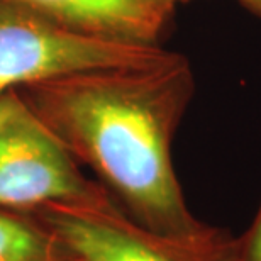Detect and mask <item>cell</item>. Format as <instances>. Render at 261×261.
Listing matches in <instances>:
<instances>
[{"instance_id":"6da1fadb","label":"cell","mask_w":261,"mask_h":261,"mask_svg":"<svg viewBox=\"0 0 261 261\" xmlns=\"http://www.w3.org/2000/svg\"><path fill=\"white\" fill-rule=\"evenodd\" d=\"M194 90L189 61L176 55L156 66L75 73L17 93L134 222L190 236L208 224L187 205L171 144Z\"/></svg>"},{"instance_id":"7a4b0ae2","label":"cell","mask_w":261,"mask_h":261,"mask_svg":"<svg viewBox=\"0 0 261 261\" xmlns=\"http://www.w3.org/2000/svg\"><path fill=\"white\" fill-rule=\"evenodd\" d=\"M176 55L160 44L124 43L78 33L0 0V97L75 73L156 66Z\"/></svg>"},{"instance_id":"3957f363","label":"cell","mask_w":261,"mask_h":261,"mask_svg":"<svg viewBox=\"0 0 261 261\" xmlns=\"http://www.w3.org/2000/svg\"><path fill=\"white\" fill-rule=\"evenodd\" d=\"M28 214L83 261H229L232 234L226 229L207 226L190 236L153 232L134 222L111 195L46 203Z\"/></svg>"},{"instance_id":"277c9868","label":"cell","mask_w":261,"mask_h":261,"mask_svg":"<svg viewBox=\"0 0 261 261\" xmlns=\"http://www.w3.org/2000/svg\"><path fill=\"white\" fill-rule=\"evenodd\" d=\"M107 195L25 106L0 126V208L31 212L46 203Z\"/></svg>"},{"instance_id":"5b68a950","label":"cell","mask_w":261,"mask_h":261,"mask_svg":"<svg viewBox=\"0 0 261 261\" xmlns=\"http://www.w3.org/2000/svg\"><path fill=\"white\" fill-rule=\"evenodd\" d=\"M68 29L138 44H160L175 0H7Z\"/></svg>"},{"instance_id":"8992f818","label":"cell","mask_w":261,"mask_h":261,"mask_svg":"<svg viewBox=\"0 0 261 261\" xmlns=\"http://www.w3.org/2000/svg\"><path fill=\"white\" fill-rule=\"evenodd\" d=\"M71 256L28 212L0 208V261H61Z\"/></svg>"},{"instance_id":"52a82bcc","label":"cell","mask_w":261,"mask_h":261,"mask_svg":"<svg viewBox=\"0 0 261 261\" xmlns=\"http://www.w3.org/2000/svg\"><path fill=\"white\" fill-rule=\"evenodd\" d=\"M229 261H261V203L246 231L231 236Z\"/></svg>"},{"instance_id":"ba28073f","label":"cell","mask_w":261,"mask_h":261,"mask_svg":"<svg viewBox=\"0 0 261 261\" xmlns=\"http://www.w3.org/2000/svg\"><path fill=\"white\" fill-rule=\"evenodd\" d=\"M24 102L22 98L19 97L17 92L7 93V95L0 97V126L4 122H7L10 117H14L15 114L22 111Z\"/></svg>"},{"instance_id":"9c48e42d","label":"cell","mask_w":261,"mask_h":261,"mask_svg":"<svg viewBox=\"0 0 261 261\" xmlns=\"http://www.w3.org/2000/svg\"><path fill=\"white\" fill-rule=\"evenodd\" d=\"M238 4H241L244 9L249 10L251 14L261 17V0H236Z\"/></svg>"},{"instance_id":"30bf717a","label":"cell","mask_w":261,"mask_h":261,"mask_svg":"<svg viewBox=\"0 0 261 261\" xmlns=\"http://www.w3.org/2000/svg\"><path fill=\"white\" fill-rule=\"evenodd\" d=\"M61 261H83L82 258H78V256H68L65 259H61Z\"/></svg>"},{"instance_id":"8fae6325","label":"cell","mask_w":261,"mask_h":261,"mask_svg":"<svg viewBox=\"0 0 261 261\" xmlns=\"http://www.w3.org/2000/svg\"><path fill=\"white\" fill-rule=\"evenodd\" d=\"M176 4H181V2H189V0H175Z\"/></svg>"}]
</instances>
